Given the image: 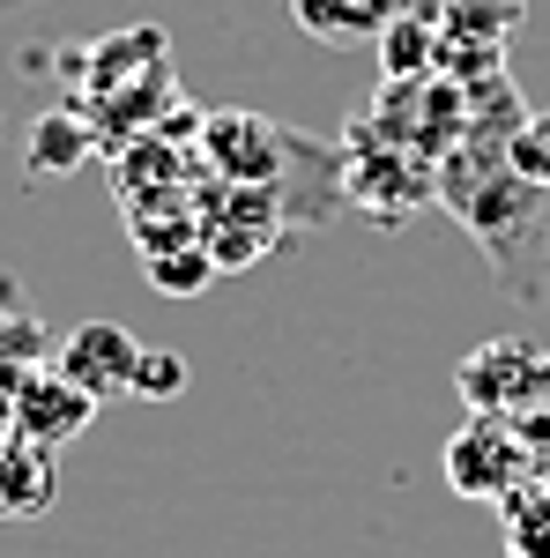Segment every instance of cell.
I'll list each match as a JSON object with an SVG mask.
<instances>
[{"instance_id": "cell-11", "label": "cell", "mask_w": 550, "mask_h": 558, "mask_svg": "<svg viewBox=\"0 0 550 558\" xmlns=\"http://www.w3.org/2000/svg\"><path fill=\"white\" fill-rule=\"evenodd\" d=\"M380 68L387 83H417V75H439V15L424 8H402L380 31Z\"/></svg>"}, {"instance_id": "cell-6", "label": "cell", "mask_w": 550, "mask_h": 558, "mask_svg": "<svg viewBox=\"0 0 550 558\" xmlns=\"http://www.w3.org/2000/svg\"><path fill=\"white\" fill-rule=\"evenodd\" d=\"M0 387H8L15 432H23V439H38V447H52V454H60V447H75V439L97 425V402H89L60 365H30V373H15V380H0Z\"/></svg>"}, {"instance_id": "cell-14", "label": "cell", "mask_w": 550, "mask_h": 558, "mask_svg": "<svg viewBox=\"0 0 550 558\" xmlns=\"http://www.w3.org/2000/svg\"><path fill=\"white\" fill-rule=\"evenodd\" d=\"M506 558H550V492H506Z\"/></svg>"}, {"instance_id": "cell-7", "label": "cell", "mask_w": 550, "mask_h": 558, "mask_svg": "<svg viewBox=\"0 0 550 558\" xmlns=\"http://www.w3.org/2000/svg\"><path fill=\"white\" fill-rule=\"evenodd\" d=\"M52 365L83 387L89 402H134V365H142V343H134L120 320H83L68 343H52Z\"/></svg>"}, {"instance_id": "cell-3", "label": "cell", "mask_w": 550, "mask_h": 558, "mask_svg": "<svg viewBox=\"0 0 550 558\" xmlns=\"http://www.w3.org/2000/svg\"><path fill=\"white\" fill-rule=\"evenodd\" d=\"M454 387H462L468 410H484V417H528V410H543L550 402V350L536 343H476L454 365Z\"/></svg>"}, {"instance_id": "cell-5", "label": "cell", "mask_w": 550, "mask_h": 558, "mask_svg": "<svg viewBox=\"0 0 550 558\" xmlns=\"http://www.w3.org/2000/svg\"><path fill=\"white\" fill-rule=\"evenodd\" d=\"M201 157L231 186H276L283 194V165L297 157V134L268 128L254 112H216V120H201Z\"/></svg>"}, {"instance_id": "cell-1", "label": "cell", "mask_w": 550, "mask_h": 558, "mask_svg": "<svg viewBox=\"0 0 550 558\" xmlns=\"http://www.w3.org/2000/svg\"><path fill=\"white\" fill-rule=\"evenodd\" d=\"M506 75L491 83V105H476L468 134L431 165L439 172V202L476 231V246L491 254V268L506 276L513 299H543L550 291V186L513 172L506 128L521 112H506Z\"/></svg>"}, {"instance_id": "cell-12", "label": "cell", "mask_w": 550, "mask_h": 558, "mask_svg": "<svg viewBox=\"0 0 550 558\" xmlns=\"http://www.w3.org/2000/svg\"><path fill=\"white\" fill-rule=\"evenodd\" d=\"M30 365H52V343H45L38 313H23L15 283L0 276V380H15V373H30Z\"/></svg>"}, {"instance_id": "cell-13", "label": "cell", "mask_w": 550, "mask_h": 558, "mask_svg": "<svg viewBox=\"0 0 550 558\" xmlns=\"http://www.w3.org/2000/svg\"><path fill=\"white\" fill-rule=\"evenodd\" d=\"M142 268H149V283H157L164 299H201V291L216 283L209 239H179V246H164V254H142Z\"/></svg>"}, {"instance_id": "cell-2", "label": "cell", "mask_w": 550, "mask_h": 558, "mask_svg": "<svg viewBox=\"0 0 550 558\" xmlns=\"http://www.w3.org/2000/svg\"><path fill=\"white\" fill-rule=\"evenodd\" d=\"M342 194H350V209H365L380 231H402V216L417 209V202H439V172L410 157L402 142H387L372 134L365 120L342 134Z\"/></svg>"}, {"instance_id": "cell-16", "label": "cell", "mask_w": 550, "mask_h": 558, "mask_svg": "<svg viewBox=\"0 0 550 558\" xmlns=\"http://www.w3.org/2000/svg\"><path fill=\"white\" fill-rule=\"evenodd\" d=\"M179 387H186V357L142 343V365H134V402H171Z\"/></svg>"}, {"instance_id": "cell-9", "label": "cell", "mask_w": 550, "mask_h": 558, "mask_svg": "<svg viewBox=\"0 0 550 558\" xmlns=\"http://www.w3.org/2000/svg\"><path fill=\"white\" fill-rule=\"evenodd\" d=\"M402 8H424V0H291V23L320 45H365L380 38Z\"/></svg>"}, {"instance_id": "cell-15", "label": "cell", "mask_w": 550, "mask_h": 558, "mask_svg": "<svg viewBox=\"0 0 550 558\" xmlns=\"http://www.w3.org/2000/svg\"><path fill=\"white\" fill-rule=\"evenodd\" d=\"M506 157L521 179H536V186H550V105L543 112H521L506 128Z\"/></svg>"}, {"instance_id": "cell-10", "label": "cell", "mask_w": 550, "mask_h": 558, "mask_svg": "<svg viewBox=\"0 0 550 558\" xmlns=\"http://www.w3.org/2000/svg\"><path fill=\"white\" fill-rule=\"evenodd\" d=\"M89 149H105V142L89 128V112H75V105H52V112L30 120V172L60 179V172H75V165H89Z\"/></svg>"}, {"instance_id": "cell-4", "label": "cell", "mask_w": 550, "mask_h": 558, "mask_svg": "<svg viewBox=\"0 0 550 558\" xmlns=\"http://www.w3.org/2000/svg\"><path fill=\"white\" fill-rule=\"evenodd\" d=\"M447 484L462 499H506L528 484V432H513V417H468L454 439H447Z\"/></svg>"}, {"instance_id": "cell-8", "label": "cell", "mask_w": 550, "mask_h": 558, "mask_svg": "<svg viewBox=\"0 0 550 558\" xmlns=\"http://www.w3.org/2000/svg\"><path fill=\"white\" fill-rule=\"evenodd\" d=\"M52 499H60V462H52V447L8 432V439H0V521H38Z\"/></svg>"}]
</instances>
